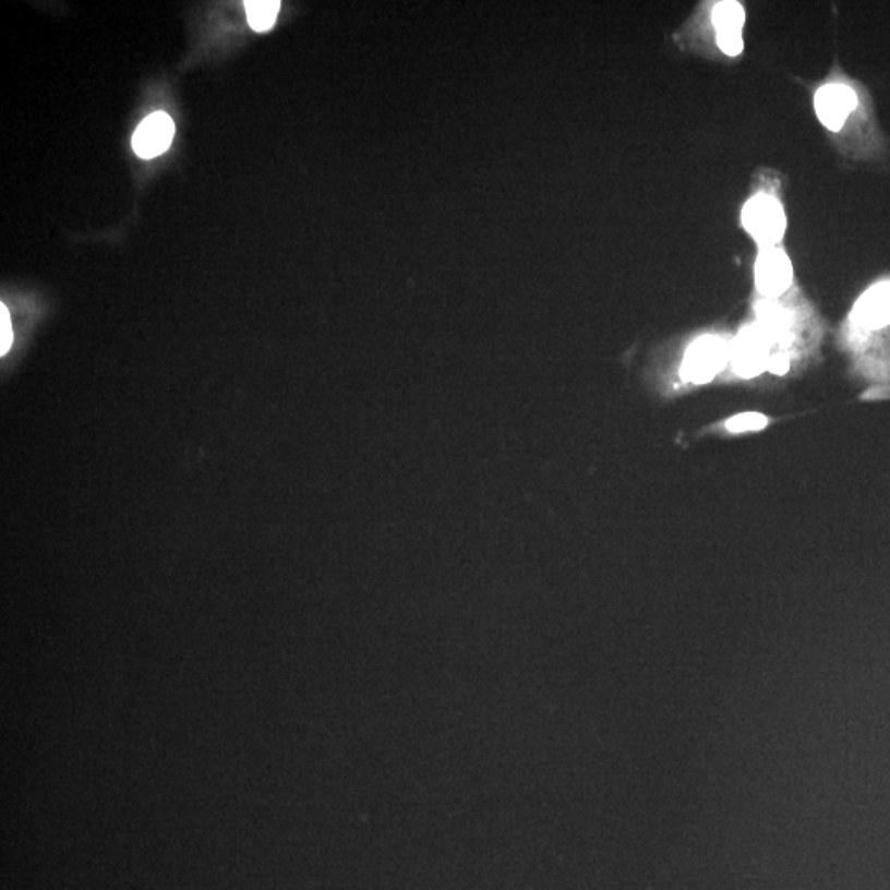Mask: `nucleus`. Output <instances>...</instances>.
<instances>
[{
    "label": "nucleus",
    "mask_w": 890,
    "mask_h": 890,
    "mask_svg": "<svg viewBox=\"0 0 890 890\" xmlns=\"http://www.w3.org/2000/svg\"><path fill=\"white\" fill-rule=\"evenodd\" d=\"M767 368L772 371L773 375H785L790 368V360L785 354L779 353L775 357H770Z\"/></svg>",
    "instance_id": "ddd939ff"
},
{
    "label": "nucleus",
    "mask_w": 890,
    "mask_h": 890,
    "mask_svg": "<svg viewBox=\"0 0 890 890\" xmlns=\"http://www.w3.org/2000/svg\"><path fill=\"white\" fill-rule=\"evenodd\" d=\"M244 9H246L251 28L256 32H267L276 22L280 2L277 0H248L244 2Z\"/></svg>",
    "instance_id": "6e6552de"
},
{
    "label": "nucleus",
    "mask_w": 890,
    "mask_h": 890,
    "mask_svg": "<svg viewBox=\"0 0 890 890\" xmlns=\"http://www.w3.org/2000/svg\"><path fill=\"white\" fill-rule=\"evenodd\" d=\"M766 416L757 414V412H746V414H738L729 419L725 428L731 432H747L760 431V429L766 428Z\"/></svg>",
    "instance_id": "9d476101"
},
{
    "label": "nucleus",
    "mask_w": 890,
    "mask_h": 890,
    "mask_svg": "<svg viewBox=\"0 0 890 890\" xmlns=\"http://www.w3.org/2000/svg\"><path fill=\"white\" fill-rule=\"evenodd\" d=\"M854 321L869 330L890 325V282H880L863 293L853 312Z\"/></svg>",
    "instance_id": "0eeeda50"
},
{
    "label": "nucleus",
    "mask_w": 890,
    "mask_h": 890,
    "mask_svg": "<svg viewBox=\"0 0 890 890\" xmlns=\"http://www.w3.org/2000/svg\"><path fill=\"white\" fill-rule=\"evenodd\" d=\"M176 124L166 112H153L135 129L132 135V148L141 159H154L166 153L172 144Z\"/></svg>",
    "instance_id": "20e7f679"
},
{
    "label": "nucleus",
    "mask_w": 890,
    "mask_h": 890,
    "mask_svg": "<svg viewBox=\"0 0 890 890\" xmlns=\"http://www.w3.org/2000/svg\"><path fill=\"white\" fill-rule=\"evenodd\" d=\"M744 21H746V14L737 2H722L715 5L712 12V22L718 28V34H741Z\"/></svg>",
    "instance_id": "1a4fd4ad"
},
{
    "label": "nucleus",
    "mask_w": 890,
    "mask_h": 890,
    "mask_svg": "<svg viewBox=\"0 0 890 890\" xmlns=\"http://www.w3.org/2000/svg\"><path fill=\"white\" fill-rule=\"evenodd\" d=\"M718 45L729 57H737L744 48L741 34H718Z\"/></svg>",
    "instance_id": "f8f14e48"
},
{
    "label": "nucleus",
    "mask_w": 890,
    "mask_h": 890,
    "mask_svg": "<svg viewBox=\"0 0 890 890\" xmlns=\"http://www.w3.org/2000/svg\"><path fill=\"white\" fill-rule=\"evenodd\" d=\"M857 108V95L853 88L840 83L825 85L815 96V109L818 119L830 131H840L851 112Z\"/></svg>",
    "instance_id": "39448f33"
},
{
    "label": "nucleus",
    "mask_w": 890,
    "mask_h": 890,
    "mask_svg": "<svg viewBox=\"0 0 890 890\" xmlns=\"http://www.w3.org/2000/svg\"><path fill=\"white\" fill-rule=\"evenodd\" d=\"M727 344L719 337H702L686 351L682 376L686 382L705 385L712 382L719 371L727 364Z\"/></svg>",
    "instance_id": "f03ea898"
},
{
    "label": "nucleus",
    "mask_w": 890,
    "mask_h": 890,
    "mask_svg": "<svg viewBox=\"0 0 890 890\" xmlns=\"http://www.w3.org/2000/svg\"><path fill=\"white\" fill-rule=\"evenodd\" d=\"M792 263L783 251L766 248L756 264V282L767 297H779L792 284Z\"/></svg>",
    "instance_id": "423d86ee"
},
{
    "label": "nucleus",
    "mask_w": 890,
    "mask_h": 890,
    "mask_svg": "<svg viewBox=\"0 0 890 890\" xmlns=\"http://www.w3.org/2000/svg\"><path fill=\"white\" fill-rule=\"evenodd\" d=\"M769 337L760 325L749 327L738 335L732 350V363L734 370L742 378H754L760 375L769 363Z\"/></svg>",
    "instance_id": "7ed1b4c3"
},
{
    "label": "nucleus",
    "mask_w": 890,
    "mask_h": 890,
    "mask_svg": "<svg viewBox=\"0 0 890 890\" xmlns=\"http://www.w3.org/2000/svg\"><path fill=\"white\" fill-rule=\"evenodd\" d=\"M12 341H14V334H12L11 317H9L8 308L2 304L0 305V354L2 357L11 350Z\"/></svg>",
    "instance_id": "9b49d317"
},
{
    "label": "nucleus",
    "mask_w": 890,
    "mask_h": 890,
    "mask_svg": "<svg viewBox=\"0 0 890 890\" xmlns=\"http://www.w3.org/2000/svg\"><path fill=\"white\" fill-rule=\"evenodd\" d=\"M742 222L750 237L766 248L779 243L786 228L782 205L769 195L754 196L742 212Z\"/></svg>",
    "instance_id": "f257e3e1"
}]
</instances>
